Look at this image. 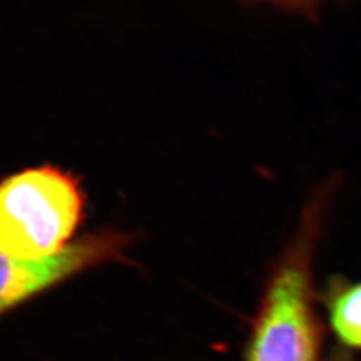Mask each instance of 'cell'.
Masks as SVG:
<instances>
[{
	"label": "cell",
	"instance_id": "cell-4",
	"mask_svg": "<svg viewBox=\"0 0 361 361\" xmlns=\"http://www.w3.org/2000/svg\"><path fill=\"white\" fill-rule=\"evenodd\" d=\"M331 324L345 345L361 348V283L336 295L331 304Z\"/></svg>",
	"mask_w": 361,
	"mask_h": 361
},
{
	"label": "cell",
	"instance_id": "cell-1",
	"mask_svg": "<svg viewBox=\"0 0 361 361\" xmlns=\"http://www.w3.org/2000/svg\"><path fill=\"white\" fill-rule=\"evenodd\" d=\"M83 212L77 180L54 168L30 169L0 183V255L40 259L63 250Z\"/></svg>",
	"mask_w": 361,
	"mask_h": 361
},
{
	"label": "cell",
	"instance_id": "cell-3",
	"mask_svg": "<svg viewBox=\"0 0 361 361\" xmlns=\"http://www.w3.org/2000/svg\"><path fill=\"white\" fill-rule=\"evenodd\" d=\"M129 243L126 234L101 232L86 235L50 257L18 259L0 255V314L79 271L122 258Z\"/></svg>",
	"mask_w": 361,
	"mask_h": 361
},
{
	"label": "cell",
	"instance_id": "cell-5",
	"mask_svg": "<svg viewBox=\"0 0 361 361\" xmlns=\"http://www.w3.org/2000/svg\"><path fill=\"white\" fill-rule=\"evenodd\" d=\"M280 1L292 3V4H305V3H312V1H316V0H280Z\"/></svg>",
	"mask_w": 361,
	"mask_h": 361
},
{
	"label": "cell",
	"instance_id": "cell-2",
	"mask_svg": "<svg viewBox=\"0 0 361 361\" xmlns=\"http://www.w3.org/2000/svg\"><path fill=\"white\" fill-rule=\"evenodd\" d=\"M317 209L310 207L296 241L271 276L253 326L246 361H319V331L310 296Z\"/></svg>",
	"mask_w": 361,
	"mask_h": 361
}]
</instances>
